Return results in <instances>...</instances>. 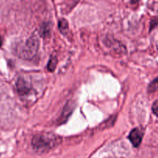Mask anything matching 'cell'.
<instances>
[{
    "label": "cell",
    "mask_w": 158,
    "mask_h": 158,
    "mask_svg": "<svg viewBox=\"0 0 158 158\" xmlns=\"http://www.w3.org/2000/svg\"><path fill=\"white\" fill-rule=\"evenodd\" d=\"M61 143V138L53 134H41L37 135L32 139V145L36 151L44 152Z\"/></svg>",
    "instance_id": "cell-1"
},
{
    "label": "cell",
    "mask_w": 158,
    "mask_h": 158,
    "mask_svg": "<svg viewBox=\"0 0 158 158\" xmlns=\"http://www.w3.org/2000/svg\"><path fill=\"white\" fill-rule=\"evenodd\" d=\"M38 39L36 38V36H32L28 40L26 44L23 46L21 50H20V54L24 58H32L36 54L37 50H38Z\"/></svg>",
    "instance_id": "cell-2"
},
{
    "label": "cell",
    "mask_w": 158,
    "mask_h": 158,
    "mask_svg": "<svg viewBox=\"0 0 158 158\" xmlns=\"http://www.w3.org/2000/svg\"><path fill=\"white\" fill-rule=\"evenodd\" d=\"M59 29L62 32H66L68 30V23L66 19H61L59 22Z\"/></svg>",
    "instance_id": "cell-6"
},
{
    "label": "cell",
    "mask_w": 158,
    "mask_h": 158,
    "mask_svg": "<svg viewBox=\"0 0 158 158\" xmlns=\"http://www.w3.org/2000/svg\"><path fill=\"white\" fill-rule=\"evenodd\" d=\"M158 89V77L156 79H154L148 86V92L153 93Z\"/></svg>",
    "instance_id": "cell-5"
},
{
    "label": "cell",
    "mask_w": 158,
    "mask_h": 158,
    "mask_svg": "<svg viewBox=\"0 0 158 158\" xmlns=\"http://www.w3.org/2000/svg\"><path fill=\"white\" fill-rule=\"evenodd\" d=\"M2 37L0 36V47H1L2 46Z\"/></svg>",
    "instance_id": "cell-9"
},
{
    "label": "cell",
    "mask_w": 158,
    "mask_h": 158,
    "mask_svg": "<svg viewBox=\"0 0 158 158\" xmlns=\"http://www.w3.org/2000/svg\"><path fill=\"white\" fill-rule=\"evenodd\" d=\"M56 64H57V60L56 57H52V58L49 60V64H48L47 67H48V69H49V71H53L54 69H55L56 66Z\"/></svg>",
    "instance_id": "cell-7"
},
{
    "label": "cell",
    "mask_w": 158,
    "mask_h": 158,
    "mask_svg": "<svg viewBox=\"0 0 158 158\" xmlns=\"http://www.w3.org/2000/svg\"><path fill=\"white\" fill-rule=\"evenodd\" d=\"M143 132L139 128H135L131 132L129 135V139L134 147L138 148L141 143L142 139H143Z\"/></svg>",
    "instance_id": "cell-3"
},
{
    "label": "cell",
    "mask_w": 158,
    "mask_h": 158,
    "mask_svg": "<svg viewBox=\"0 0 158 158\" xmlns=\"http://www.w3.org/2000/svg\"><path fill=\"white\" fill-rule=\"evenodd\" d=\"M17 89H18L19 93L21 94H25L28 89L26 83L23 80H21V79H19L18 80V83H17Z\"/></svg>",
    "instance_id": "cell-4"
},
{
    "label": "cell",
    "mask_w": 158,
    "mask_h": 158,
    "mask_svg": "<svg viewBox=\"0 0 158 158\" xmlns=\"http://www.w3.org/2000/svg\"><path fill=\"white\" fill-rule=\"evenodd\" d=\"M152 110L153 113L158 117V100H156V101H154V103H153Z\"/></svg>",
    "instance_id": "cell-8"
}]
</instances>
